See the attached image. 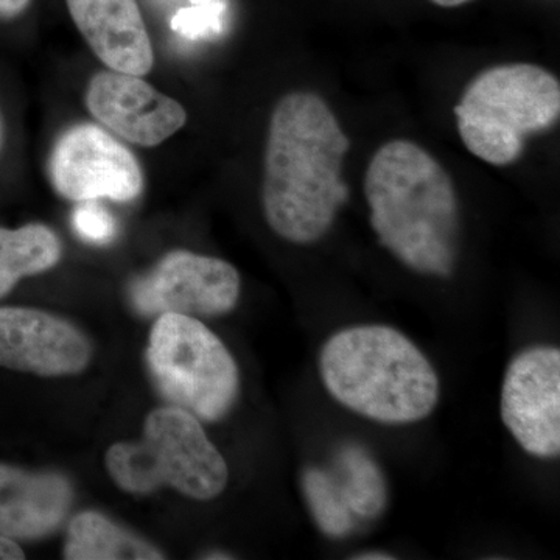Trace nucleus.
Masks as SVG:
<instances>
[{"instance_id": "5701e85b", "label": "nucleus", "mask_w": 560, "mask_h": 560, "mask_svg": "<svg viewBox=\"0 0 560 560\" xmlns=\"http://www.w3.org/2000/svg\"><path fill=\"white\" fill-rule=\"evenodd\" d=\"M431 2H434L440 7H447V9H452V7L464 5V3L470 2V0H431Z\"/></svg>"}, {"instance_id": "0eeeda50", "label": "nucleus", "mask_w": 560, "mask_h": 560, "mask_svg": "<svg viewBox=\"0 0 560 560\" xmlns=\"http://www.w3.org/2000/svg\"><path fill=\"white\" fill-rule=\"evenodd\" d=\"M49 176L54 189L75 202H130L143 189L142 168L131 150L92 124L62 132L51 150Z\"/></svg>"}, {"instance_id": "f3484780", "label": "nucleus", "mask_w": 560, "mask_h": 560, "mask_svg": "<svg viewBox=\"0 0 560 560\" xmlns=\"http://www.w3.org/2000/svg\"><path fill=\"white\" fill-rule=\"evenodd\" d=\"M302 490L316 525L326 536L341 539L352 533V512L342 500L337 480L327 471L315 467L304 470Z\"/></svg>"}, {"instance_id": "412c9836", "label": "nucleus", "mask_w": 560, "mask_h": 560, "mask_svg": "<svg viewBox=\"0 0 560 560\" xmlns=\"http://www.w3.org/2000/svg\"><path fill=\"white\" fill-rule=\"evenodd\" d=\"M31 0H0V18L10 20L27 9Z\"/></svg>"}, {"instance_id": "aec40b11", "label": "nucleus", "mask_w": 560, "mask_h": 560, "mask_svg": "<svg viewBox=\"0 0 560 560\" xmlns=\"http://www.w3.org/2000/svg\"><path fill=\"white\" fill-rule=\"evenodd\" d=\"M22 559H25V555L24 550L18 545V541L0 534V560Z\"/></svg>"}, {"instance_id": "2eb2a0df", "label": "nucleus", "mask_w": 560, "mask_h": 560, "mask_svg": "<svg viewBox=\"0 0 560 560\" xmlns=\"http://www.w3.org/2000/svg\"><path fill=\"white\" fill-rule=\"evenodd\" d=\"M61 253L60 238L46 224L0 228V298L7 296L21 279L51 270Z\"/></svg>"}, {"instance_id": "1a4fd4ad", "label": "nucleus", "mask_w": 560, "mask_h": 560, "mask_svg": "<svg viewBox=\"0 0 560 560\" xmlns=\"http://www.w3.org/2000/svg\"><path fill=\"white\" fill-rule=\"evenodd\" d=\"M501 419L537 458L560 453V350L537 346L515 357L501 389Z\"/></svg>"}, {"instance_id": "6ab92c4d", "label": "nucleus", "mask_w": 560, "mask_h": 560, "mask_svg": "<svg viewBox=\"0 0 560 560\" xmlns=\"http://www.w3.org/2000/svg\"><path fill=\"white\" fill-rule=\"evenodd\" d=\"M72 224L81 241L92 245H108L117 235L116 219L97 200L80 202L73 210Z\"/></svg>"}, {"instance_id": "a211bd4d", "label": "nucleus", "mask_w": 560, "mask_h": 560, "mask_svg": "<svg viewBox=\"0 0 560 560\" xmlns=\"http://www.w3.org/2000/svg\"><path fill=\"white\" fill-rule=\"evenodd\" d=\"M226 0H190L172 18V31L189 40L210 39L224 31Z\"/></svg>"}, {"instance_id": "ddd939ff", "label": "nucleus", "mask_w": 560, "mask_h": 560, "mask_svg": "<svg viewBox=\"0 0 560 560\" xmlns=\"http://www.w3.org/2000/svg\"><path fill=\"white\" fill-rule=\"evenodd\" d=\"M73 489L57 471L0 464V534L13 540L49 536L72 506Z\"/></svg>"}, {"instance_id": "7ed1b4c3", "label": "nucleus", "mask_w": 560, "mask_h": 560, "mask_svg": "<svg viewBox=\"0 0 560 560\" xmlns=\"http://www.w3.org/2000/svg\"><path fill=\"white\" fill-rule=\"evenodd\" d=\"M324 386L342 407L388 425L429 418L440 401L436 371L418 346L388 326L331 335L319 355Z\"/></svg>"}, {"instance_id": "20e7f679", "label": "nucleus", "mask_w": 560, "mask_h": 560, "mask_svg": "<svg viewBox=\"0 0 560 560\" xmlns=\"http://www.w3.org/2000/svg\"><path fill=\"white\" fill-rule=\"evenodd\" d=\"M464 145L490 165L522 156L529 136L550 130L560 116V83L536 65H500L475 77L455 108Z\"/></svg>"}, {"instance_id": "f8f14e48", "label": "nucleus", "mask_w": 560, "mask_h": 560, "mask_svg": "<svg viewBox=\"0 0 560 560\" xmlns=\"http://www.w3.org/2000/svg\"><path fill=\"white\" fill-rule=\"evenodd\" d=\"M88 46L109 69L143 77L154 65L153 46L136 0H66Z\"/></svg>"}, {"instance_id": "f03ea898", "label": "nucleus", "mask_w": 560, "mask_h": 560, "mask_svg": "<svg viewBox=\"0 0 560 560\" xmlns=\"http://www.w3.org/2000/svg\"><path fill=\"white\" fill-rule=\"evenodd\" d=\"M364 197L378 242L411 270L448 278L458 254L455 184L410 140L385 143L370 162Z\"/></svg>"}, {"instance_id": "9b49d317", "label": "nucleus", "mask_w": 560, "mask_h": 560, "mask_svg": "<svg viewBox=\"0 0 560 560\" xmlns=\"http://www.w3.org/2000/svg\"><path fill=\"white\" fill-rule=\"evenodd\" d=\"M86 106L102 125L140 147L161 145L186 125L179 102L140 77L102 70L90 80Z\"/></svg>"}, {"instance_id": "39448f33", "label": "nucleus", "mask_w": 560, "mask_h": 560, "mask_svg": "<svg viewBox=\"0 0 560 560\" xmlns=\"http://www.w3.org/2000/svg\"><path fill=\"white\" fill-rule=\"evenodd\" d=\"M105 464L117 488L132 495L167 486L191 500L209 501L230 480L226 460L200 419L175 405L151 411L140 440L110 445Z\"/></svg>"}, {"instance_id": "b1692460", "label": "nucleus", "mask_w": 560, "mask_h": 560, "mask_svg": "<svg viewBox=\"0 0 560 560\" xmlns=\"http://www.w3.org/2000/svg\"><path fill=\"white\" fill-rule=\"evenodd\" d=\"M205 559H232V556L226 555V552H209V555L205 556Z\"/></svg>"}, {"instance_id": "dca6fc26", "label": "nucleus", "mask_w": 560, "mask_h": 560, "mask_svg": "<svg viewBox=\"0 0 560 560\" xmlns=\"http://www.w3.org/2000/svg\"><path fill=\"white\" fill-rule=\"evenodd\" d=\"M342 480L337 481L342 500L353 517L377 518L388 504L385 475L360 445H346L338 455Z\"/></svg>"}, {"instance_id": "9d476101", "label": "nucleus", "mask_w": 560, "mask_h": 560, "mask_svg": "<svg viewBox=\"0 0 560 560\" xmlns=\"http://www.w3.org/2000/svg\"><path fill=\"white\" fill-rule=\"evenodd\" d=\"M90 338L68 319L27 307H0V366L39 377L86 370Z\"/></svg>"}, {"instance_id": "4468645a", "label": "nucleus", "mask_w": 560, "mask_h": 560, "mask_svg": "<svg viewBox=\"0 0 560 560\" xmlns=\"http://www.w3.org/2000/svg\"><path fill=\"white\" fill-rule=\"evenodd\" d=\"M65 559L160 560L165 556L154 545L120 528L98 512L86 511L69 523Z\"/></svg>"}, {"instance_id": "4be33fe9", "label": "nucleus", "mask_w": 560, "mask_h": 560, "mask_svg": "<svg viewBox=\"0 0 560 560\" xmlns=\"http://www.w3.org/2000/svg\"><path fill=\"white\" fill-rule=\"evenodd\" d=\"M352 559L357 560H390L396 559V556L389 555V552L383 551H366L361 555L353 556Z\"/></svg>"}, {"instance_id": "6e6552de", "label": "nucleus", "mask_w": 560, "mask_h": 560, "mask_svg": "<svg viewBox=\"0 0 560 560\" xmlns=\"http://www.w3.org/2000/svg\"><path fill=\"white\" fill-rule=\"evenodd\" d=\"M241 290V275L230 261L173 250L132 283L131 302L145 316H219L237 305Z\"/></svg>"}, {"instance_id": "423d86ee", "label": "nucleus", "mask_w": 560, "mask_h": 560, "mask_svg": "<svg viewBox=\"0 0 560 560\" xmlns=\"http://www.w3.org/2000/svg\"><path fill=\"white\" fill-rule=\"evenodd\" d=\"M147 361L162 396L198 419L215 422L237 399L241 375L234 357L195 316H158L150 331Z\"/></svg>"}, {"instance_id": "f257e3e1", "label": "nucleus", "mask_w": 560, "mask_h": 560, "mask_svg": "<svg viewBox=\"0 0 560 560\" xmlns=\"http://www.w3.org/2000/svg\"><path fill=\"white\" fill-rule=\"evenodd\" d=\"M350 140L327 103L290 92L272 109L265 149L261 205L283 241L312 245L329 232L349 198L342 161Z\"/></svg>"}]
</instances>
